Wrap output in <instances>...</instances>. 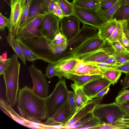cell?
I'll return each mask as SVG.
<instances>
[{"instance_id":"obj_1","label":"cell","mask_w":129,"mask_h":129,"mask_svg":"<svg viewBox=\"0 0 129 129\" xmlns=\"http://www.w3.org/2000/svg\"><path fill=\"white\" fill-rule=\"evenodd\" d=\"M46 98L35 94L32 89L25 85L19 90L17 108L21 116L30 121L42 123L47 119Z\"/></svg>"},{"instance_id":"obj_2","label":"cell","mask_w":129,"mask_h":129,"mask_svg":"<svg viewBox=\"0 0 129 129\" xmlns=\"http://www.w3.org/2000/svg\"><path fill=\"white\" fill-rule=\"evenodd\" d=\"M20 67L18 56L16 54H13L9 64L2 74L5 82L7 100L12 107H14L17 101Z\"/></svg>"},{"instance_id":"obj_3","label":"cell","mask_w":129,"mask_h":129,"mask_svg":"<svg viewBox=\"0 0 129 129\" xmlns=\"http://www.w3.org/2000/svg\"><path fill=\"white\" fill-rule=\"evenodd\" d=\"M21 40L41 60L54 63L59 61V45L53 44L51 41L43 38L33 37Z\"/></svg>"},{"instance_id":"obj_4","label":"cell","mask_w":129,"mask_h":129,"mask_svg":"<svg viewBox=\"0 0 129 129\" xmlns=\"http://www.w3.org/2000/svg\"><path fill=\"white\" fill-rule=\"evenodd\" d=\"M93 113L102 123L122 122L125 117V114L116 101L108 104H99L95 106Z\"/></svg>"},{"instance_id":"obj_5","label":"cell","mask_w":129,"mask_h":129,"mask_svg":"<svg viewBox=\"0 0 129 129\" xmlns=\"http://www.w3.org/2000/svg\"><path fill=\"white\" fill-rule=\"evenodd\" d=\"M68 91L64 78L59 79L53 92L46 98L47 118L52 116L67 101Z\"/></svg>"},{"instance_id":"obj_6","label":"cell","mask_w":129,"mask_h":129,"mask_svg":"<svg viewBox=\"0 0 129 129\" xmlns=\"http://www.w3.org/2000/svg\"><path fill=\"white\" fill-rule=\"evenodd\" d=\"M73 16L83 24L90 25L98 29L107 21L99 12L97 8L86 9L75 6Z\"/></svg>"},{"instance_id":"obj_7","label":"cell","mask_w":129,"mask_h":129,"mask_svg":"<svg viewBox=\"0 0 129 129\" xmlns=\"http://www.w3.org/2000/svg\"><path fill=\"white\" fill-rule=\"evenodd\" d=\"M98 30L95 27L83 24L78 34L67 41L68 47L66 54L70 57L73 56L74 52L80 46L87 40L98 34Z\"/></svg>"},{"instance_id":"obj_8","label":"cell","mask_w":129,"mask_h":129,"mask_svg":"<svg viewBox=\"0 0 129 129\" xmlns=\"http://www.w3.org/2000/svg\"><path fill=\"white\" fill-rule=\"evenodd\" d=\"M28 70L33 83L32 91L41 98H46L48 96L49 85L45 76L34 64L29 67Z\"/></svg>"},{"instance_id":"obj_9","label":"cell","mask_w":129,"mask_h":129,"mask_svg":"<svg viewBox=\"0 0 129 129\" xmlns=\"http://www.w3.org/2000/svg\"><path fill=\"white\" fill-rule=\"evenodd\" d=\"M76 110L72 108L67 101L52 116L47 118L44 124L48 126V129L53 126L61 127L72 117Z\"/></svg>"},{"instance_id":"obj_10","label":"cell","mask_w":129,"mask_h":129,"mask_svg":"<svg viewBox=\"0 0 129 129\" xmlns=\"http://www.w3.org/2000/svg\"><path fill=\"white\" fill-rule=\"evenodd\" d=\"M27 0H10L11 13L8 28L9 32L15 37Z\"/></svg>"},{"instance_id":"obj_11","label":"cell","mask_w":129,"mask_h":129,"mask_svg":"<svg viewBox=\"0 0 129 129\" xmlns=\"http://www.w3.org/2000/svg\"><path fill=\"white\" fill-rule=\"evenodd\" d=\"M44 16L36 18L27 24L18 33L16 37L21 39L33 37L46 39L43 32Z\"/></svg>"},{"instance_id":"obj_12","label":"cell","mask_w":129,"mask_h":129,"mask_svg":"<svg viewBox=\"0 0 129 129\" xmlns=\"http://www.w3.org/2000/svg\"><path fill=\"white\" fill-rule=\"evenodd\" d=\"M60 22V30L67 41L74 37L80 31V21L74 16L64 17Z\"/></svg>"},{"instance_id":"obj_13","label":"cell","mask_w":129,"mask_h":129,"mask_svg":"<svg viewBox=\"0 0 129 129\" xmlns=\"http://www.w3.org/2000/svg\"><path fill=\"white\" fill-rule=\"evenodd\" d=\"M43 33L46 39L52 41L55 35L60 32L59 27L60 19L52 13H48L43 18Z\"/></svg>"},{"instance_id":"obj_14","label":"cell","mask_w":129,"mask_h":129,"mask_svg":"<svg viewBox=\"0 0 129 129\" xmlns=\"http://www.w3.org/2000/svg\"><path fill=\"white\" fill-rule=\"evenodd\" d=\"M104 96L96 98L89 101L84 106L76 110L74 115L62 126L61 129L72 125L93 111L95 106L103 100Z\"/></svg>"},{"instance_id":"obj_15","label":"cell","mask_w":129,"mask_h":129,"mask_svg":"<svg viewBox=\"0 0 129 129\" xmlns=\"http://www.w3.org/2000/svg\"><path fill=\"white\" fill-rule=\"evenodd\" d=\"M106 41L100 39L98 34L87 40L80 46L74 52L73 57L78 58L83 55L102 48Z\"/></svg>"},{"instance_id":"obj_16","label":"cell","mask_w":129,"mask_h":129,"mask_svg":"<svg viewBox=\"0 0 129 129\" xmlns=\"http://www.w3.org/2000/svg\"><path fill=\"white\" fill-rule=\"evenodd\" d=\"M68 74L78 75H100L103 76V72L97 66L85 62L79 58H76L75 66Z\"/></svg>"},{"instance_id":"obj_17","label":"cell","mask_w":129,"mask_h":129,"mask_svg":"<svg viewBox=\"0 0 129 129\" xmlns=\"http://www.w3.org/2000/svg\"><path fill=\"white\" fill-rule=\"evenodd\" d=\"M111 84L110 82L102 76L89 82L82 87L87 95L91 100L94 99L95 96L100 91Z\"/></svg>"},{"instance_id":"obj_18","label":"cell","mask_w":129,"mask_h":129,"mask_svg":"<svg viewBox=\"0 0 129 129\" xmlns=\"http://www.w3.org/2000/svg\"><path fill=\"white\" fill-rule=\"evenodd\" d=\"M76 58L72 57L61 60L54 64V68L56 76L59 79L65 78L74 67Z\"/></svg>"},{"instance_id":"obj_19","label":"cell","mask_w":129,"mask_h":129,"mask_svg":"<svg viewBox=\"0 0 129 129\" xmlns=\"http://www.w3.org/2000/svg\"><path fill=\"white\" fill-rule=\"evenodd\" d=\"M49 13L42 0H31L26 25L34 19L43 16Z\"/></svg>"},{"instance_id":"obj_20","label":"cell","mask_w":129,"mask_h":129,"mask_svg":"<svg viewBox=\"0 0 129 129\" xmlns=\"http://www.w3.org/2000/svg\"><path fill=\"white\" fill-rule=\"evenodd\" d=\"M0 106L1 109L5 113L17 122L24 126L33 128L29 121L18 114L12 109V107L8 103L2 99L0 100Z\"/></svg>"},{"instance_id":"obj_21","label":"cell","mask_w":129,"mask_h":129,"mask_svg":"<svg viewBox=\"0 0 129 129\" xmlns=\"http://www.w3.org/2000/svg\"><path fill=\"white\" fill-rule=\"evenodd\" d=\"M109 55L103 49V48L83 55L79 58L85 62H103L109 58Z\"/></svg>"},{"instance_id":"obj_22","label":"cell","mask_w":129,"mask_h":129,"mask_svg":"<svg viewBox=\"0 0 129 129\" xmlns=\"http://www.w3.org/2000/svg\"><path fill=\"white\" fill-rule=\"evenodd\" d=\"M71 86L75 93L77 110L84 106L91 100L86 94L82 87L78 86L75 83H71Z\"/></svg>"},{"instance_id":"obj_23","label":"cell","mask_w":129,"mask_h":129,"mask_svg":"<svg viewBox=\"0 0 129 129\" xmlns=\"http://www.w3.org/2000/svg\"><path fill=\"white\" fill-rule=\"evenodd\" d=\"M118 21L115 19H112L107 21L101 27L98 29V35L102 39L107 40L115 28Z\"/></svg>"},{"instance_id":"obj_24","label":"cell","mask_w":129,"mask_h":129,"mask_svg":"<svg viewBox=\"0 0 129 129\" xmlns=\"http://www.w3.org/2000/svg\"><path fill=\"white\" fill-rule=\"evenodd\" d=\"M102 76L100 75H78L68 74L65 78L74 81L78 86L82 87L89 82L97 79Z\"/></svg>"},{"instance_id":"obj_25","label":"cell","mask_w":129,"mask_h":129,"mask_svg":"<svg viewBox=\"0 0 129 129\" xmlns=\"http://www.w3.org/2000/svg\"><path fill=\"white\" fill-rule=\"evenodd\" d=\"M7 42L13 49L15 54L21 59L23 64L26 66V58L23 54L15 38L12 34L9 32L8 35L6 37Z\"/></svg>"},{"instance_id":"obj_26","label":"cell","mask_w":129,"mask_h":129,"mask_svg":"<svg viewBox=\"0 0 129 129\" xmlns=\"http://www.w3.org/2000/svg\"><path fill=\"white\" fill-rule=\"evenodd\" d=\"M16 40L26 59L29 61H34L39 59L41 60L40 57L35 54L18 37Z\"/></svg>"},{"instance_id":"obj_27","label":"cell","mask_w":129,"mask_h":129,"mask_svg":"<svg viewBox=\"0 0 129 129\" xmlns=\"http://www.w3.org/2000/svg\"><path fill=\"white\" fill-rule=\"evenodd\" d=\"M64 17L73 16L75 11V6L68 0H57Z\"/></svg>"},{"instance_id":"obj_28","label":"cell","mask_w":129,"mask_h":129,"mask_svg":"<svg viewBox=\"0 0 129 129\" xmlns=\"http://www.w3.org/2000/svg\"><path fill=\"white\" fill-rule=\"evenodd\" d=\"M101 70L103 72V76L110 82L113 85L117 83L122 74L121 71L114 69Z\"/></svg>"},{"instance_id":"obj_29","label":"cell","mask_w":129,"mask_h":129,"mask_svg":"<svg viewBox=\"0 0 129 129\" xmlns=\"http://www.w3.org/2000/svg\"><path fill=\"white\" fill-rule=\"evenodd\" d=\"M112 19L117 21L129 20V5L120 6L114 13Z\"/></svg>"},{"instance_id":"obj_30","label":"cell","mask_w":129,"mask_h":129,"mask_svg":"<svg viewBox=\"0 0 129 129\" xmlns=\"http://www.w3.org/2000/svg\"><path fill=\"white\" fill-rule=\"evenodd\" d=\"M75 6L86 8H97L99 6V0H73Z\"/></svg>"},{"instance_id":"obj_31","label":"cell","mask_w":129,"mask_h":129,"mask_svg":"<svg viewBox=\"0 0 129 129\" xmlns=\"http://www.w3.org/2000/svg\"><path fill=\"white\" fill-rule=\"evenodd\" d=\"M112 55L119 65L129 61V51H115Z\"/></svg>"},{"instance_id":"obj_32","label":"cell","mask_w":129,"mask_h":129,"mask_svg":"<svg viewBox=\"0 0 129 129\" xmlns=\"http://www.w3.org/2000/svg\"><path fill=\"white\" fill-rule=\"evenodd\" d=\"M123 31L122 21H118L115 28L107 40L110 43L118 41Z\"/></svg>"},{"instance_id":"obj_33","label":"cell","mask_w":129,"mask_h":129,"mask_svg":"<svg viewBox=\"0 0 129 129\" xmlns=\"http://www.w3.org/2000/svg\"><path fill=\"white\" fill-rule=\"evenodd\" d=\"M128 128L123 121L115 122L110 124L102 123L92 129H123Z\"/></svg>"},{"instance_id":"obj_34","label":"cell","mask_w":129,"mask_h":129,"mask_svg":"<svg viewBox=\"0 0 129 129\" xmlns=\"http://www.w3.org/2000/svg\"><path fill=\"white\" fill-rule=\"evenodd\" d=\"M93 111L88 113L75 123L64 127V129H75L82 125L91 119L94 116Z\"/></svg>"},{"instance_id":"obj_35","label":"cell","mask_w":129,"mask_h":129,"mask_svg":"<svg viewBox=\"0 0 129 129\" xmlns=\"http://www.w3.org/2000/svg\"><path fill=\"white\" fill-rule=\"evenodd\" d=\"M102 124L99 120L94 116L84 124L77 127L76 129H93Z\"/></svg>"},{"instance_id":"obj_36","label":"cell","mask_w":129,"mask_h":129,"mask_svg":"<svg viewBox=\"0 0 129 129\" xmlns=\"http://www.w3.org/2000/svg\"><path fill=\"white\" fill-rule=\"evenodd\" d=\"M129 100V89H125L118 93L115 99L116 102L119 105L127 103Z\"/></svg>"},{"instance_id":"obj_37","label":"cell","mask_w":129,"mask_h":129,"mask_svg":"<svg viewBox=\"0 0 129 129\" xmlns=\"http://www.w3.org/2000/svg\"><path fill=\"white\" fill-rule=\"evenodd\" d=\"M54 63H48V65L46 68L44 75L49 79L56 76L54 68Z\"/></svg>"},{"instance_id":"obj_38","label":"cell","mask_w":129,"mask_h":129,"mask_svg":"<svg viewBox=\"0 0 129 129\" xmlns=\"http://www.w3.org/2000/svg\"><path fill=\"white\" fill-rule=\"evenodd\" d=\"M117 0H109L104 2L100 4L98 8L103 11L106 10L110 8Z\"/></svg>"},{"instance_id":"obj_39","label":"cell","mask_w":129,"mask_h":129,"mask_svg":"<svg viewBox=\"0 0 129 129\" xmlns=\"http://www.w3.org/2000/svg\"><path fill=\"white\" fill-rule=\"evenodd\" d=\"M67 100L72 108L76 110V104L74 92L68 91L67 95Z\"/></svg>"},{"instance_id":"obj_40","label":"cell","mask_w":129,"mask_h":129,"mask_svg":"<svg viewBox=\"0 0 129 129\" xmlns=\"http://www.w3.org/2000/svg\"><path fill=\"white\" fill-rule=\"evenodd\" d=\"M49 13H52L57 0H42Z\"/></svg>"},{"instance_id":"obj_41","label":"cell","mask_w":129,"mask_h":129,"mask_svg":"<svg viewBox=\"0 0 129 129\" xmlns=\"http://www.w3.org/2000/svg\"><path fill=\"white\" fill-rule=\"evenodd\" d=\"M9 19L0 13V29L1 31H4L5 28L8 26Z\"/></svg>"},{"instance_id":"obj_42","label":"cell","mask_w":129,"mask_h":129,"mask_svg":"<svg viewBox=\"0 0 129 129\" xmlns=\"http://www.w3.org/2000/svg\"><path fill=\"white\" fill-rule=\"evenodd\" d=\"M109 43L112 46L115 51H129L125 48L118 41L111 43Z\"/></svg>"},{"instance_id":"obj_43","label":"cell","mask_w":129,"mask_h":129,"mask_svg":"<svg viewBox=\"0 0 129 129\" xmlns=\"http://www.w3.org/2000/svg\"><path fill=\"white\" fill-rule=\"evenodd\" d=\"M118 41L125 48L129 50V40L126 36L123 31Z\"/></svg>"},{"instance_id":"obj_44","label":"cell","mask_w":129,"mask_h":129,"mask_svg":"<svg viewBox=\"0 0 129 129\" xmlns=\"http://www.w3.org/2000/svg\"><path fill=\"white\" fill-rule=\"evenodd\" d=\"M114 69L126 74L129 73V61L116 66Z\"/></svg>"},{"instance_id":"obj_45","label":"cell","mask_w":129,"mask_h":129,"mask_svg":"<svg viewBox=\"0 0 129 129\" xmlns=\"http://www.w3.org/2000/svg\"><path fill=\"white\" fill-rule=\"evenodd\" d=\"M53 13L59 17L60 20L64 17L62 11L58 4L57 1L55 3Z\"/></svg>"},{"instance_id":"obj_46","label":"cell","mask_w":129,"mask_h":129,"mask_svg":"<svg viewBox=\"0 0 129 129\" xmlns=\"http://www.w3.org/2000/svg\"><path fill=\"white\" fill-rule=\"evenodd\" d=\"M88 63L96 66L100 68L101 70L114 69L115 67L104 62H89Z\"/></svg>"},{"instance_id":"obj_47","label":"cell","mask_w":129,"mask_h":129,"mask_svg":"<svg viewBox=\"0 0 129 129\" xmlns=\"http://www.w3.org/2000/svg\"><path fill=\"white\" fill-rule=\"evenodd\" d=\"M125 74L126 76L124 79L123 81L120 83L122 87L118 93H120L129 88V73Z\"/></svg>"},{"instance_id":"obj_48","label":"cell","mask_w":129,"mask_h":129,"mask_svg":"<svg viewBox=\"0 0 129 129\" xmlns=\"http://www.w3.org/2000/svg\"><path fill=\"white\" fill-rule=\"evenodd\" d=\"M121 21L122 22L123 32L129 40V20Z\"/></svg>"},{"instance_id":"obj_49","label":"cell","mask_w":129,"mask_h":129,"mask_svg":"<svg viewBox=\"0 0 129 129\" xmlns=\"http://www.w3.org/2000/svg\"><path fill=\"white\" fill-rule=\"evenodd\" d=\"M11 60V58L7 59L6 60L0 62V75H2L5 69L9 64Z\"/></svg>"},{"instance_id":"obj_50","label":"cell","mask_w":129,"mask_h":129,"mask_svg":"<svg viewBox=\"0 0 129 129\" xmlns=\"http://www.w3.org/2000/svg\"><path fill=\"white\" fill-rule=\"evenodd\" d=\"M103 62L115 67L119 65L117 64L115 58L112 55H110L107 60Z\"/></svg>"},{"instance_id":"obj_51","label":"cell","mask_w":129,"mask_h":129,"mask_svg":"<svg viewBox=\"0 0 129 129\" xmlns=\"http://www.w3.org/2000/svg\"><path fill=\"white\" fill-rule=\"evenodd\" d=\"M119 105L125 114V117L129 118V104L125 103Z\"/></svg>"},{"instance_id":"obj_52","label":"cell","mask_w":129,"mask_h":129,"mask_svg":"<svg viewBox=\"0 0 129 129\" xmlns=\"http://www.w3.org/2000/svg\"><path fill=\"white\" fill-rule=\"evenodd\" d=\"M110 86H108L107 87L100 91L95 96L94 98L104 96L105 94H106L110 89Z\"/></svg>"},{"instance_id":"obj_53","label":"cell","mask_w":129,"mask_h":129,"mask_svg":"<svg viewBox=\"0 0 129 129\" xmlns=\"http://www.w3.org/2000/svg\"><path fill=\"white\" fill-rule=\"evenodd\" d=\"M67 42V39L64 37L60 39L57 40H53L51 42L52 43L56 44H62Z\"/></svg>"},{"instance_id":"obj_54","label":"cell","mask_w":129,"mask_h":129,"mask_svg":"<svg viewBox=\"0 0 129 129\" xmlns=\"http://www.w3.org/2000/svg\"><path fill=\"white\" fill-rule=\"evenodd\" d=\"M7 52L6 51L5 52L3 53L0 56V62L4 61L7 59Z\"/></svg>"},{"instance_id":"obj_55","label":"cell","mask_w":129,"mask_h":129,"mask_svg":"<svg viewBox=\"0 0 129 129\" xmlns=\"http://www.w3.org/2000/svg\"><path fill=\"white\" fill-rule=\"evenodd\" d=\"M64 37L61 32L57 33L55 35L54 40H57L60 39Z\"/></svg>"},{"instance_id":"obj_56","label":"cell","mask_w":129,"mask_h":129,"mask_svg":"<svg viewBox=\"0 0 129 129\" xmlns=\"http://www.w3.org/2000/svg\"><path fill=\"white\" fill-rule=\"evenodd\" d=\"M120 6L129 5V0H120Z\"/></svg>"},{"instance_id":"obj_57","label":"cell","mask_w":129,"mask_h":129,"mask_svg":"<svg viewBox=\"0 0 129 129\" xmlns=\"http://www.w3.org/2000/svg\"><path fill=\"white\" fill-rule=\"evenodd\" d=\"M122 121L127 126L128 128H129V118H125Z\"/></svg>"},{"instance_id":"obj_58","label":"cell","mask_w":129,"mask_h":129,"mask_svg":"<svg viewBox=\"0 0 129 129\" xmlns=\"http://www.w3.org/2000/svg\"><path fill=\"white\" fill-rule=\"evenodd\" d=\"M109 0H99V4Z\"/></svg>"},{"instance_id":"obj_59","label":"cell","mask_w":129,"mask_h":129,"mask_svg":"<svg viewBox=\"0 0 129 129\" xmlns=\"http://www.w3.org/2000/svg\"><path fill=\"white\" fill-rule=\"evenodd\" d=\"M127 103V104H129V100L128 102H127V103Z\"/></svg>"}]
</instances>
